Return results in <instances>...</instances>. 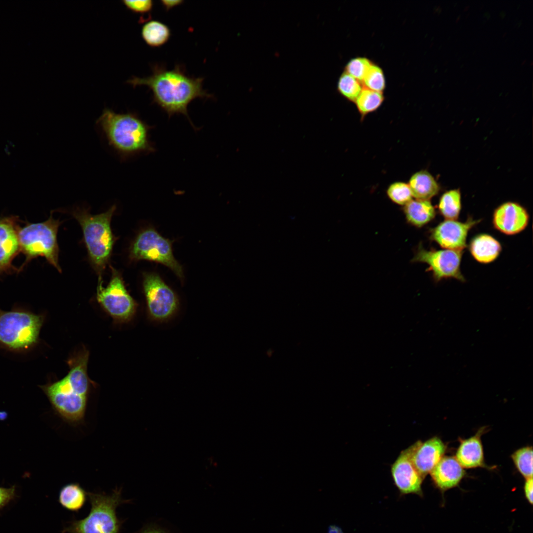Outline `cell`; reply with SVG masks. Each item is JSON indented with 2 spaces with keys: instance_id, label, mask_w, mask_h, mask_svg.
I'll list each match as a JSON object with an SVG mask.
<instances>
[{
  "instance_id": "obj_22",
  "label": "cell",
  "mask_w": 533,
  "mask_h": 533,
  "mask_svg": "<svg viewBox=\"0 0 533 533\" xmlns=\"http://www.w3.org/2000/svg\"><path fill=\"white\" fill-rule=\"evenodd\" d=\"M87 493L76 483H70L60 489L58 501L65 509L77 512L84 505Z\"/></svg>"
},
{
  "instance_id": "obj_6",
  "label": "cell",
  "mask_w": 533,
  "mask_h": 533,
  "mask_svg": "<svg viewBox=\"0 0 533 533\" xmlns=\"http://www.w3.org/2000/svg\"><path fill=\"white\" fill-rule=\"evenodd\" d=\"M43 316L20 309H0V345L14 351H23L38 341Z\"/></svg>"
},
{
  "instance_id": "obj_31",
  "label": "cell",
  "mask_w": 533,
  "mask_h": 533,
  "mask_svg": "<svg viewBox=\"0 0 533 533\" xmlns=\"http://www.w3.org/2000/svg\"><path fill=\"white\" fill-rule=\"evenodd\" d=\"M126 7L135 13L145 14L152 11L153 2L152 0L122 1Z\"/></svg>"
},
{
  "instance_id": "obj_23",
  "label": "cell",
  "mask_w": 533,
  "mask_h": 533,
  "mask_svg": "<svg viewBox=\"0 0 533 533\" xmlns=\"http://www.w3.org/2000/svg\"><path fill=\"white\" fill-rule=\"evenodd\" d=\"M141 36L149 46L159 47L167 42L171 36V31L164 23L158 20H151L143 25Z\"/></svg>"
},
{
  "instance_id": "obj_4",
  "label": "cell",
  "mask_w": 533,
  "mask_h": 533,
  "mask_svg": "<svg viewBox=\"0 0 533 533\" xmlns=\"http://www.w3.org/2000/svg\"><path fill=\"white\" fill-rule=\"evenodd\" d=\"M116 206L105 212L92 215L86 210H76L72 214L81 227L91 262L102 281V273L108 264L115 242L111 221Z\"/></svg>"
},
{
  "instance_id": "obj_10",
  "label": "cell",
  "mask_w": 533,
  "mask_h": 533,
  "mask_svg": "<svg viewBox=\"0 0 533 533\" xmlns=\"http://www.w3.org/2000/svg\"><path fill=\"white\" fill-rule=\"evenodd\" d=\"M99 282L97 300L106 311L114 320L124 322L134 316L137 304L127 292L119 273L112 268L110 281L106 287Z\"/></svg>"
},
{
  "instance_id": "obj_24",
  "label": "cell",
  "mask_w": 533,
  "mask_h": 533,
  "mask_svg": "<svg viewBox=\"0 0 533 533\" xmlns=\"http://www.w3.org/2000/svg\"><path fill=\"white\" fill-rule=\"evenodd\" d=\"M439 211L446 220H456L461 209V193L459 189H454L444 193L441 196Z\"/></svg>"
},
{
  "instance_id": "obj_18",
  "label": "cell",
  "mask_w": 533,
  "mask_h": 533,
  "mask_svg": "<svg viewBox=\"0 0 533 533\" xmlns=\"http://www.w3.org/2000/svg\"><path fill=\"white\" fill-rule=\"evenodd\" d=\"M485 430L481 427L473 436L460 439L456 458L464 468L485 467L483 448L481 437Z\"/></svg>"
},
{
  "instance_id": "obj_16",
  "label": "cell",
  "mask_w": 533,
  "mask_h": 533,
  "mask_svg": "<svg viewBox=\"0 0 533 533\" xmlns=\"http://www.w3.org/2000/svg\"><path fill=\"white\" fill-rule=\"evenodd\" d=\"M18 230L12 218L0 219V274L9 269L20 250Z\"/></svg>"
},
{
  "instance_id": "obj_1",
  "label": "cell",
  "mask_w": 533,
  "mask_h": 533,
  "mask_svg": "<svg viewBox=\"0 0 533 533\" xmlns=\"http://www.w3.org/2000/svg\"><path fill=\"white\" fill-rule=\"evenodd\" d=\"M152 69L151 76H133L127 83L134 87L141 85L148 87L152 93L153 103L165 111L169 117L182 114L196 130L189 116L188 107L196 98H213L203 88L204 78L189 76L179 65L168 70L162 65L155 64Z\"/></svg>"
},
{
  "instance_id": "obj_14",
  "label": "cell",
  "mask_w": 533,
  "mask_h": 533,
  "mask_svg": "<svg viewBox=\"0 0 533 533\" xmlns=\"http://www.w3.org/2000/svg\"><path fill=\"white\" fill-rule=\"evenodd\" d=\"M529 216L526 209L514 202H507L494 211L493 223L500 232L507 235L517 234L528 226Z\"/></svg>"
},
{
  "instance_id": "obj_35",
  "label": "cell",
  "mask_w": 533,
  "mask_h": 533,
  "mask_svg": "<svg viewBox=\"0 0 533 533\" xmlns=\"http://www.w3.org/2000/svg\"><path fill=\"white\" fill-rule=\"evenodd\" d=\"M328 533H343L341 529L335 525L329 526Z\"/></svg>"
},
{
  "instance_id": "obj_9",
  "label": "cell",
  "mask_w": 533,
  "mask_h": 533,
  "mask_svg": "<svg viewBox=\"0 0 533 533\" xmlns=\"http://www.w3.org/2000/svg\"><path fill=\"white\" fill-rule=\"evenodd\" d=\"M143 285L148 313L152 320L165 321L175 314L179 305L178 297L157 274L145 273Z\"/></svg>"
},
{
  "instance_id": "obj_3",
  "label": "cell",
  "mask_w": 533,
  "mask_h": 533,
  "mask_svg": "<svg viewBox=\"0 0 533 533\" xmlns=\"http://www.w3.org/2000/svg\"><path fill=\"white\" fill-rule=\"evenodd\" d=\"M96 123L109 146L122 158L155 151L150 138L153 127L135 113L118 114L105 108Z\"/></svg>"
},
{
  "instance_id": "obj_27",
  "label": "cell",
  "mask_w": 533,
  "mask_h": 533,
  "mask_svg": "<svg viewBox=\"0 0 533 533\" xmlns=\"http://www.w3.org/2000/svg\"><path fill=\"white\" fill-rule=\"evenodd\" d=\"M513 461L519 472L525 479L533 478V448H521L511 455Z\"/></svg>"
},
{
  "instance_id": "obj_5",
  "label": "cell",
  "mask_w": 533,
  "mask_h": 533,
  "mask_svg": "<svg viewBox=\"0 0 533 533\" xmlns=\"http://www.w3.org/2000/svg\"><path fill=\"white\" fill-rule=\"evenodd\" d=\"M87 495L91 505L89 514L72 522L62 533H118L121 522L116 509L126 501L121 498V490L115 489L111 495L88 493Z\"/></svg>"
},
{
  "instance_id": "obj_30",
  "label": "cell",
  "mask_w": 533,
  "mask_h": 533,
  "mask_svg": "<svg viewBox=\"0 0 533 533\" xmlns=\"http://www.w3.org/2000/svg\"><path fill=\"white\" fill-rule=\"evenodd\" d=\"M372 64L367 58L356 57L348 62L344 68V72L362 83Z\"/></svg>"
},
{
  "instance_id": "obj_29",
  "label": "cell",
  "mask_w": 533,
  "mask_h": 533,
  "mask_svg": "<svg viewBox=\"0 0 533 533\" xmlns=\"http://www.w3.org/2000/svg\"><path fill=\"white\" fill-rule=\"evenodd\" d=\"M364 87L369 89L382 92L385 87V80L382 70L372 64L362 82Z\"/></svg>"
},
{
  "instance_id": "obj_28",
  "label": "cell",
  "mask_w": 533,
  "mask_h": 533,
  "mask_svg": "<svg viewBox=\"0 0 533 533\" xmlns=\"http://www.w3.org/2000/svg\"><path fill=\"white\" fill-rule=\"evenodd\" d=\"M386 193L392 201L400 205H405L413 199L408 184L402 182H396L390 184Z\"/></svg>"
},
{
  "instance_id": "obj_19",
  "label": "cell",
  "mask_w": 533,
  "mask_h": 533,
  "mask_svg": "<svg viewBox=\"0 0 533 533\" xmlns=\"http://www.w3.org/2000/svg\"><path fill=\"white\" fill-rule=\"evenodd\" d=\"M501 249L500 243L487 234H481L474 237L469 245V250L473 257L483 264L490 263L496 260Z\"/></svg>"
},
{
  "instance_id": "obj_20",
  "label": "cell",
  "mask_w": 533,
  "mask_h": 533,
  "mask_svg": "<svg viewBox=\"0 0 533 533\" xmlns=\"http://www.w3.org/2000/svg\"><path fill=\"white\" fill-rule=\"evenodd\" d=\"M408 185L413 197L417 199L429 200L438 193L440 190L439 186L433 176L424 170L413 174Z\"/></svg>"
},
{
  "instance_id": "obj_33",
  "label": "cell",
  "mask_w": 533,
  "mask_h": 533,
  "mask_svg": "<svg viewBox=\"0 0 533 533\" xmlns=\"http://www.w3.org/2000/svg\"><path fill=\"white\" fill-rule=\"evenodd\" d=\"M533 478L526 479L524 485L525 496L531 504H533Z\"/></svg>"
},
{
  "instance_id": "obj_15",
  "label": "cell",
  "mask_w": 533,
  "mask_h": 533,
  "mask_svg": "<svg viewBox=\"0 0 533 533\" xmlns=\"http://www.w3.org/2000/svg\"><path fill=\"white\" fill-rule=\"evenodd\" d=\"M412 445L413 463L424 478L444 456L446 446L437 437H432L425 442L419 440Z\"/></svg>"
},
{
  "instance_id": "obj_8",
  "label": "cell",
  "mask_w": 533,
  "mask_h": 533,
  "mask_svg": "<svg viewBox=\"0 0 533 533\" xmlns=\"http://www.w3.org/2000/svg\"><path fill=\"white\" fill-rule=\"evenodd\" d=\"M130 258L161 263L170 268L180 278L184 277L183 268L175 259L171 242L154 228L146 229L138 235L132 245Z\"/></svg>"
},
{
  "instance_id": "obj_32",
  "label": "cell",
  "mask_w": 533,
  "mask_h": 533,
  "mask_svg": "<svg viewBox=\"0 0 533 533\" xmlns=\"http://www.w3.org/2000/svg\"><path fill=\"white\" fill-rule=\"evenodd\" d=\"M16 496L15 486L8 488L0 487V511L14 500Z\"/></svg>"
},
{
  "instance_id": "obj_7",
  "label": "cell",
  "mask_w": 533,
  "mask_h": 533,
  "mask_svg": "<svg viewBox=\"0 0 533 533\" xmlns=\"http://www.w3.org/2000/svg\"><path fill=\"white\" fill-rule=\"evenodd\" d=\"M60 225L59 220L52 216L48 220L29 224L18 230L20 250L31 259L38 256L44 257L59 272V248L57 234Z\"/></svg>"
},
{
  "instance_id": "obj_13",
  "label": "cell",
  "mask_w": 533,
  "mask_h": 533,
  "mask_svg": "<svg viewBox=\"0 0 533 533\" xmlns=\"http://www.w3.org/2000/svg\"><path fill=\"white\" fill-rule=\"evenodd\" d=\"M412 445L402 451L392 465L391 472L394 483L403 494H421L423 478L412 459Z\"/></svg>"
},
{
  "instance_id": "obj_34",
  "label": "cell",
  "mask_w": 533,
  "mask_h": 533,
  "mask_svg": "<svg viewBox=\"0 0 533 533\" xmlns=\"http://www.w3.org/2000/svg\"><path fill=\"white\" fill-rule=\"evenodd\" d=\"M160 2L164 8L167 11H168L175 6L181 4L184 1L180 0H163Z\"/></svg>"
},
{
  "instance_id": "obj_17",
  "label": "cell",
  "mask_w": 533,
  "mask_h": 533,
  "mask_svg": "<svg viewBox=\"0 0 533 533\" xmlns=\"http://www.w3.org/2000/svg\"><path fill=\"white\" fill-rule=\"evenodd\" d=\"M430 474L435 485L444 491L457 486L465 472L455 457L443 456Z\"/></svg>"
},
{
  "instance_id": "obj_2",
  "label": "cell",
  "mask_w": 533,
  "mask_h": 533,
  "mask_svg": "<svg viewBox=\"0 0 533 533\" xmlns=\"http://www.w3.org/2000/svg\"><path fill=\"white\" fill-rule=\"evenodd\" d=\"M89 354L83 350L68 361L70 370L63 379L40 386L56 415L66 422H83L91 389L87 373Z\"/></svg>"
},
{
  "instance_id": "obj_26",
  "label": "cell",
  "mask_w": 533,
  "mask_h": 533,
  "mask_svg": "<svg viewBox=\"0 0 533 533\" xmlns=\"http://www.w3.org/2000/svg\"><path fill=\"white\" fill-rule=\"evenodd\" d=\"M362 83L344 72L340 76L337 90L344 98L354 102L362 90Z\"/></svg>"
},
{
  "instance_id": "obj_12",
  "label": "cell",
  "mask_w": 533,
  "mask_h": 533,
  "mask_svg": "<svg viewBox=\"0 0 533 533\" xmlns=\"http://www.w3.org/2000/svg\"><path fill=\"white\" fill-rule=\"evenodd\" d=\"M480 221L471 218L464 222L445 220L431 229L430 238L444 249L462 251L469 231Z\"/></svg>"
},
{
  "instance_id": "obj_36",
  "label": "cell",
  "mask_w": 533,
  "mask_h": 533,
  "mask_svg": "<svg viewBox=\"0 0 533 533\" xmlns=\"http://www.w3.org/2000/svg\"><path fill=\"white\" fill-rule=\"evenodd\" d=\"M141 533H163L162 532L154 529H148L144 531Z\"/></svg>"
},
{
  "instance_id": "obj_25",
  "label": "cell",
  "mask_w": 533,
  "mask_h": 533,
  "mask_svg": "<svg viewBox=\"0 0 533 533\" xmlns=\"http://www.w3.org/2000/svg\"><path fill=\"white\" fill-rule=\"evenodd\" d=\"M382 92H378L364 87L354 103L362 119L382 105L384 101Z\"/></svg>"
},
{
  "instance_id": "obj_21",
  "label": "cell",
  "mask_w": 533,
  "mask_h": 533,
  "mask_svg": "<svg viewBox=\"0 0 533 533\" xmlns=\"http://www.w3.org/2000/svg\"><path fill=\"white\" fill-rule=\"evenodd\" d=\"M404 212L407 221L412 225L421 227L432 220L435 209L429 200L412 199L404 205Z\"/></svg>"
},
{
  "instance_id": "obj_11",
  "label": "cell",
  "mask_w": 533,
  "mask_h": 533,
  "mask_svg": "<svg viewBox=\"0 0 533 533\" xmlns=\"http://www.w3.org/2000/svg\"><path fill=\"white\" fill-rule=\"evenodd\" d=\"M462 255V251L427 250L420 246L412 261L427 264L436 281L453 278L463 282L465 278L460 271Z\"/></svg>"
}]
</instances>
